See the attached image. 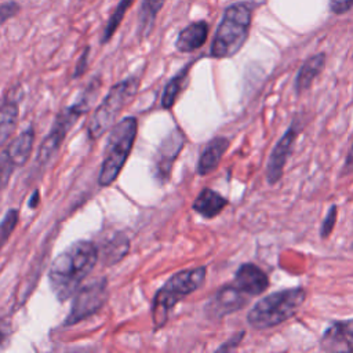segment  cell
<instances>
[{"instance_id":"2","label":"cell","mask_w":353,"mask_h":353,"mask_svg":"<svg viewBox=\"0 0 353 353\" xmlns=\"http://www.w3.org/2000/svg\"><path fill=\"white\" fill-rule=\"evenodd\" d=\"M252 8L247 3H234L225 8L212 44V58H230L244 46L251 26Z\"/></svg>"},{"instance_id":"24","label":"cell","mask_w":353,"mask_h":353,"mask_svg":"<svg viewBox=\"0 0 353 353\" xmlns=\"http://www.w3.org/2000/svg\"><path fill=\"white\" fill-rule=\"evenodd\" d=\"M18 215H19L18 210L11 208L1 219V222H0V250L3 248V245L7 243V240L12 234V232L18 223Z\"/></svg>"},{"instance_id":"16","label":"cell","mask_w":353,"mask_h":353,"mask_svg":"<svg viewBox=\"0 0 353 353\" xmlns=\"http://www.w3.org/2000/svg\"><path fill=\"white\" fill-rule=\"evenodd\" d=\"M226 205L228 200L210 188H204L193 201V210L207 219L216 216Z\"/></svg>"},{"instance_id":"20","label":"cell","mask_w":353,"mask_h":353,"mask_svg":"<svg viewBox=\"0 0 353 353\" xmlns=\"http://www.w3.org/2000/svg\"><path fill=\"white\" fill-rule=\"evenodd\" d=\"M128 250H130L128 237L123 233H116L112 239L106 241L99 255L102 256V261L106 265H113L121 261L128 254Z\"/></svg>"},{"instance_id":"30","label":"cell","mask_w":353,"mask_h":353,"mask_svg":"<svg viewBox=\"0 0 353 353\" xmlns=\"http://www.w3.org/2000/svg\"><path fill=\"white\" fill-rule=\"evenodd\" d=\"M11 334V324L8 320L0 319V346L6 342V339Z\"/></svg>"},{"instance_id":"14","label":"cell","mask_w":353,"mask_h":353,"mask_svg":"<svg viewBox=\"0 0 353 353\" xmlns=\"http://www.w3.org/2000/svg\"><path fill=\"white\" fill-rule=\"evenodd\" d=\"M208 23L205 21H196L185 26L176 36L175 47L181 52H192L203 47L208 37Z\"/></svg>"},{"instance_id":"17","label":"cell","mask_w":353,"mask_h":353,"mask_svg":"<svg viewBox=\"0 0 353 353\" xmlns=\"http://www.w3.org/2000/svg\"><path fill=\"white\" fill-rule=\"evenodd\" d=\"M325 66V54L320 52L316 54L313 57H310L309 59H306L303 62V65L301 66L296 79H295V90L298 94L306 91L307 88H310L312 83L314 81V79L323 72Z\"/></svg>"},{"instance_id":"21","label":"cell","mask_w":353,"mask_h":353,"mask_svg":"<svg viewBox=\"0 0 353 353\" xmlns=\"http://www.w3.org/2000/svg\"><path fill=\"white\" fill-rule=\"evenodd\" d=\"M18 120V103L15 101H3L0 103V148L12 135Z\"/></svg>"},{"instance_id":"28","label":"cell","mask_w":353,"mask_h":353,"mask_svg":"<svg viewBox=\"0 0 353 353\" xmlns=\"http://www.w3.org/2000/svg\"><path fill=\"white\" fill-rule=\"evenodd\" d=\"M353 8V0H330V10L334 14H343Z\"/></svg>"},{"instance_id":"29","label":"cell","mask_w":353,"mask_h":353,"mask_svg":"<svg viewBox=\"0 0 353 353\" xmlns=\"http://www.w3.org/2000/svg\"><path fill=\"white\" fill-rule=\"evenodd\" d=\"M88 52H90V48L85 47L84 51L81 52L79 61H77V65H76V69H74V73H73V77H74V79L79 77V76H81V74L85 72L87 63H88Z\"/></svg>"},{"instance_id":"10","label":"cell","mask_w":353,"mask_h":353,"mask_svg":"<svg viewBox=\"0 0 353 353\" xmlns=\"http://www.w3.org/2000/svg\"><path fill=\"white\" fill-rule=\"evenodd\" d=\"M183 145H185V135L179 128L174 130L163 139L154 160V175L161 182L168 179L172 164L178 157L179 152L182 150Z\"/></svg>"},{"instance_id":"23","label":"cell","mask_w":353,"mask_h":353,"mask_svg":"<svg viewBox=\"0 0 353 353\" xmlns=\"http://www.w3.org/2000/svg\"><path fill=\"white\" fill-rule=\"evenodd\" d=\"M134 1L135 0H120L117 3L116 8L110 14V17H109V19H108V22H106V25L103 28V33H102V37H101V43L102 44L108 43L113 37V34L116 33V30L119 29L121 21H123L125 12L131 8Z\"/></svg>"},{"instance_id":"8","label":"cell","mask_w":353,"mask_h":353,"mask_svg":"<svg viewBox=\"0 0 353 353\" xmlns=\"http://www.w3.org/2000/svg\"><path fill=\"white\" fill-rule=\"evenodd\" d=\"M108 296V281L99 279L77 291L72 309L65 319V325H73L97 313Z\"/></svg>"},{"instance_id":"13","label":"cell","mask_w":353,"mask_h":353,"mask_svg":"<svg viewBox=\"0 0 353 353\" xmlns=\"http://www.w3.org/2000/svg\"><path fill=\"white\" fill-rule=\"evenodd\" d=\"M320 345L327 352H353V320L331 324L325 330Z\"/></svg>"},{"instance_id":"11","label":"cell","mask_w":353,"mask_h":353,"mask_svg":"<svg viewBox=\"0 0 353 353\" xmlns=\"http://www.w3.org/2000/svg\"><path fill=\"white\" fill-rule=\"evenodd\" d=\"M247 295L233 283L222 287L207 305V313L212 319H221L226 314L240 310L247 303Z\"/></svg>"},{"instance_id":"9","label":"cell","mask_w":353,"mask_h":353,"mask_svg":"<svg viewBox=\"0 0 353 353\" xmlns=\"http://www.w3.org/2000/svg\"><path fill=\"white\" fill-rule=\"evenodd\" d=\"M299 131H301V128L298 127L296 120H294V123L290 125V128L285 131V134L274 145V148L269 156L266 171H265L266 181L269 185H274L281 179L284 165L292 152L294 142H295L296 137L299 135Z\"/></svg>"},{"instance_id":"7","label":"cell","mask_w":353,"mask_h":353,"mask_svg":"<svg viewBox=\"0 0 353 353\" xmlns=\"http://www.w3.org/2000/svg\"><path fill=\"white\" fill-rule=\"evenodd\" d=\"M94 81L92 84L84 91L83 97H80L73 105L62 109L55 121L52 123V127L48 132V135L43 139L40 148H39V154H37V163L40 165H46L58 152V149L61 148L65 137L68 135L69 130L73 127V124L76 123V120L88 110L90 108V102L91 98L95 95V92L98 91V88L94 91Z\"/></svg>"},{"instance_id":"25","label":"cell","mask_w":353,"mask_h":353,"mask_svg":"<svg viewBox=\"0 0 353 353\" xmlns=\"http://www.w3.org/2000/svg\"><path fill=\"white\" fill-rule=\"evenodd\" d=\"M15 167L17 165L12 161V159L10 157L8 152L6 149L1 150L0 152V190L8 185Z\"/></svg>"},{"instance_id":"3","label":"cell","mask_w":353,"mask_h":353,"mask_svg":"<svg viewBox=\"0 0 353 353\" xmlns=\"http://www.w3.org/2000/svg\"><path fill=\"white\" fill-rule=\"evenodd\" d=\"M306 299V291L301 287L281 290L259 299L248 312L247 321L255 330L276 327L292 317Z\"/></svg>"},{"instance_id":"4","label":"cell","mask_w":353,"mask_h":353,"mask_svg":"<svg viewBox=\"0 0 353 353\" xmlns=\"http://www.w3.org/2000/svg\"><path fill=\"white\" fill-rule=\"evenodd\" d=\"M137 131L138 121L132 116L124 117L112 127L98 176V183L101 186H109L117 179L131 153L137 138Z\"/></svg>"},{"instance_id":"33","label":"cell","mask_w":353,"mask_h":353,"mask_svg":"<svg viewBox=\"0 0 353 353\" xmlns=\"http://www.w3.org/2000/svg\"><path fill=\"white\" fill-rule=\"evenodd\" d=\"M39 192L36 190V192H33V194H32V197H30V200H29V207L30 208H36V205H37V203H39Z\"/></svg>"},{"instance_id":"22","label":"cell","mask_w":353,"mask_h":353,"mask_svg":"<svg viewBox=\"0 0 353 353\" xmlns=\"http://www.w3.org/2000/svg\"><path fill=\"white\" fill-rule=\"evenodd\" d=\"M190 66L192 63H188L183 69H181L165 85L164 88V92H163V97H161V106L164 109H170L174 106L178 95L181 94V91L183 90V85L188 80V74H189V70H190Z\"/></svg>"},{"instance_id":"15","label":"cell","mask_w":353,"mask_h":353,"mask_svg":"<svg viewBox=\"0 0 353 353\" xmlns=\"http://www.w3.org/2000/svg\"><path fill=\"white\" fill-rule=\"evenodd\" d=\"M229 143H230L229 139L225 137H216L207 143V146L204 148L199 159V164H197L199 175L204 176L212 172L218 167L223 153L229 148Z\"/></svg>"},{"instance_id":"27","label":"cell","mask_w":353,"mask_h":353,"mask_svg":"<svg viewBox=\"0 0 353 353\" xmlns=\"http://www.w3.org/2000/svg\"><path fill=\"white\" fill-rule=\"evenodd\" d=\"M336 223V205H332L330 210H328V214L327 216L324 218L323 223H321V229H320V236L323 239H327L332 230H334V226Z\"/></svg>"},{"instance_id":"32","label":"cell","mask_w":353,"mask_h":353,"mask_svg":"<svg viewBox=\"0 0 353 353\" xmlns=\"http://www.w3.org/2000/svg\"><path fill=\"white\" fill-rule=\"evenodd\" d=\"M353 168V142H352V146L346 154V159H345V165H343V171L342 174H346L349 172L350 170Z\"/></svg>"},{"instance_id":"12","label":"cell","mask_w":353,"mask_h":353,"mask_svg":"<svg viewBox=\"0 0 353 353\" xmlns=\"http://www.w3.org/2000/svg\"><path fill=\"white\" fill-rule=\"evenodd\" d=\"M233 284L245 295L256 296L268 290L269 277L255 263H243L234 274Z\"/></svg>"},{"instance_id":"31","label":"cell","mask_w":353,"mask_h":353,"mask_svg":"<svg viewBox=\"0 0 353 353\" xmlns=\"http://www.w3.org/2000/svg\"><path fill=\"white\" fill-rule=\"evenodd\" d=\"M244 336V331L243 332H240V334H237L236 336H234V339L232 341V339H229L225 345H222V346H219L218 347V350H230L232 347H236L239 343H240V341H241V338Z\"/></svg>"},{"instance_id":"6","label":"cell","mask_w":353,"mask_h":353,"mask_svg":"<svg viewBox=\"0 0 353 353\" xmlns=\"http://www.w3.org/2000/svg\"><path fill=\"white\" fill-rule=\"evenodd\" d=\"M138 84L139 81L137 77H130V79L121 80L120 83L114 84L109 90L108 95L99 103L92 117L90 119L88 137L91 139L101 138L105 132H108L114 125V121L121 113L123 108L135 95L138 90Z\"/></svg>"},{"instance_id":"18","label":"cell","mask_w":353,"mask_h":353,"mask_svg":"<svg viewBox=\"0 0 353 353\" xmlns=\"http://www.w3.org/2000/svg\"><path fill=\"white\" fill-rule=\"evenodd\" d=\"M164 3L165 0H142L137 23V34L139 39H145L150 34Z\"/></svg>"},{"instance_id":"26","label":"cell","mask_w":353,"mask_h":353,"mask_svg":"<svg viewBox=\"0 0 353 353\" xmlns=\"http://www.w3.org/2000/svg\"><path fill=\"white\" fill-rule=\"evenodd\" d=\"M19 11H21V6L14 0L1 3L0 4V25L7 22L8 19L14 18L17 14H19Z\"/></svg>"},{"instance_id":"19","label":"cell","mask_w":353,"mask_h":353,"mask_svg":"<svg viewBox=\"0 0 353 353\" xmlns=\"http://www.w3.org/2000/svg\"><path fill=\"white\" fill-rule=\"evenodd\" d=\"M33 141H34V132H33V128L30 127V128L22 131L6 148V150L8 152L10 157L12 159V161L15 163L17 167H22L28 161V159L32 153V149H33Z\"/></svg>"},{"instance_id":"5","label":"cell","mask_w":353,"mask_h":353,"mask_svg":"<svg viewBox=\"0 0 353 353\" xmlns=\"http://www.w3.org/2000/svg\"><path fill=\"white\" fill-rule=\"evenodd\" d=\"M205 266L185 269L174 274L154 295L152 305V319L154 328H161L167 320L171 309L186 295L192 294L205 280Z\"/></svg>"},{"instance_id":"1","label":"cell","mask_w":353,"mask_h":353,"mask_svg":"<svg viewBox=\"0 0 353 353\" xmlns=\"http://www.w3.org/2000/svg\"><path fill=\"white\" fill-rule=\"evenodd\" d=\"M99 258L98 247L87 240H80L63 250L50 268V285L59 301H66L90 274Z\"/></svg>"}]
</instances>
